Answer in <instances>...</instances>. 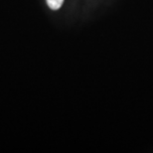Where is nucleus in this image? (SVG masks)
<instances>
[{"mask_svg":"<svg viewBox=\"0 0 153 153\" xmlns=\"http://www.w3.org/2000/svg\"><path fill=\"white\" fill-rule=\"evenodd\" d=\"M46 1H47L48 6L52 10H58V9L61 8L64 0H46Z\"/></svg>","mask_w":153,"mask_h":153,"instance_id":"nucleus-1","label":"nucleus"}]
</instances>
